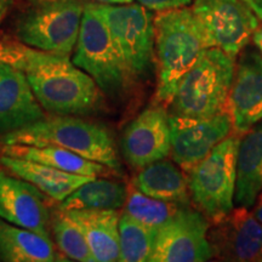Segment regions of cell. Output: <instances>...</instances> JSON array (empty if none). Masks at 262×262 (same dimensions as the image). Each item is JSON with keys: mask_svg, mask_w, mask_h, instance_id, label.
<instances>
[{"mask_svg": "<svg viewBox=\"0 0 262 262\" xmlns=\"http://www.w3.org/2000/svg\"><path fill=\"white\" fill-rule=\"evenodd\" d=\"M157 101L170 104L182 77L206 49L192 8L160 11L155 17Z\"/></svg>", "mask_w": 262, "mask_h": 262, "instance_id": "7a4b0ae2", "label": "cell"}, {"mask_svg": "<svg viewBox=\"0 0 262 262\" xmlns=\"http://www.w3.org/2000/svg\"><path fill=\"white\" fill-rule=\"evenodd\" d=\"M226 112L241 135L262 119V55L256 49H245L235 63Z\"/></svg>", "mask_w": 262, "mask_h": 262, "instance_id": "5bb4252c", "label": "cell"}, {"mask_svg": "<svg viewBox=\"0 0 262 262\" xmlns=\"http://www.w3.org/2000/svg\"><path fill=\"white\" fill-rule=\"evenodd\" d=\"M123 153L134 169L165 159L171 152L169 114L162 106L146 108L124 130Z\"/></svg>", "mask_w": 262, "mask_h": 262, "instance_id": "4fadbf2b", "label": "cell"}, {"mask_svg": "<svg viewBox=\"0 0 262 262\" xmlns=\"http://www.w3.org/2000/svg\"><path fill=\"white\" fill-rule=\"evenodd\" d=\"M185 206L188 205L152 198L131 185L127 187L124 212L142 225L158 229Z\"/></svg>", "mask_w": 262, "mask_h": 262, "instance_id": "d4e9b609", "label": "cell"}, {"mask_svg": "<svg viewBox=\"0 0 262 262\" xmlns=\"http://www.w3.org/2000/svg\"><path fill=\"white\" fill-rule=\"evenodd\" d=\"M209 220L185 206L158 228L152 262H203L212 257L208 239Z\"/></svg>", "mask_w": 262, "mask_h": 262, "instance_id": "30bf717a", "label": "cell"}, {"mask_svg": "<svg viewBox=\"0 0 262 262\" xmlns=\"http://www.w3.org/2000/svg\"><path fill=\"white\" fill-rule=\"evenodd\" d=\"M239 145L241 134H231L188 171L192 202L211 222L233 209Z\"/></svg>", "mask_w": 262, "mask_h": 262, "instance_id": "52a82bcc", "label": "cell"}, {"mask_svg": "<svg viewBox=\"0 0 262 262\" xmlns=\"http://www.w3.org/2000/svg\"><path fill=\"white\" fill-rule=\"evenodd\" d=\"M2 169L26 180L55 202H62L83 183L95 178L57 170L33 160L0 155Z\"/></svg>", "mask_w": 262, "mask_h": 262, "instance_id": "e0dca14e", "label": "cell"}, {"mask_svg": "<svg viewBox=\"0 0 262 262\" xmlns=\"http://www.w3.org/2000/svg\"><path fill=\"white\" fill-rule=\"evenodd\" d=\"M84 5L81 0H31L15 17V38L29 48L70 56L79 35Z\"/></svg>", "mask_w": 262, "mask_h": 262, "instance_id": "5b68a950", "label": "cell"}, {"mask_svg": "<svg viewBox=\"0 0 262 262\" xmlns=\"http://www.w3.org/2000/svg\"><path fill=\"white\" fill-rule=\"evenodd\" d=\"M3 35H2V32H0V48H2V42H3Z\"/></svg>", "mask_w": 262, "mask_h": 262, "instance_id": "1f68e13d", "label": "cell"}, {"mask_svg": "<svg viewBox=\"0 0 262 262\" xmlns=\"http://www.w3.org/2000/svg\"><path fill=\"white\" fill-rule=\"evenodd\" d=\"M253 40H254L255 47H256L257 50L260 51L262 55V26H260V27L255 31L253 35Z\"/></svg>", "mask_w": 262, "mask_h": 262, "instance_id": "4dcf8cb0", "label": "cell"}, {"mask_svg": "<svg viewBox=\"0 0 262 262\" xmlns=\"http://www.w3.org/2000/svg\"><path fill=\"white\" fill-rule=\"evenodd\" d=\"M212 257L222 261H262V225L245 206L232 209L209 226Z\"/></svg>", "mask_w": 262, "mask_h": 262, "instance_id": "7c38bea8", "label": "cell"}, {"mask_svg": "<svg viewBox=\"0 0 262 262\" xmlns=\"http://www.w3.org/2000/svg\"><path fill=\"white\" fill-rule=\"evenodd\" d=\"M131 83L148 78L156 66L155 17L141 4H98Z\"/></svg>", "mask_w": 262, "mask_h": 262, "instance_id": "ba28073f", "label": "cell"}, {"mask_svg": "<svg viewBox=\"0 0 262 262\" xmlns=\"http://www.w3.org/2000/svg\"><path fill=\"white\" fill-rule=\"evenodd\" d=\"M253 206H254L253 214L255 217H256V220L262 225V191L257 194Z\"/></svg>", "mask_w": 262, "mask_h": 262, "instance_id": "f1b7e54d", "label": "cell"}, {"mask_svg": "<svg viewBox=\"0 0 262 262\" xmlns=\"http://www.w3.org/2000/svg\"><path fill=\"white\" fill-rule=\"evenodd\" d=\"M0 261H2V256H0Z\"/></svg>", "mask_w": 262, "mask_h": 262, "instance_id": "d6a6232c", "label": "cell"}, {"mask_svg": "<svg viewBox=\"0 0 262 262\" xmlns=\"http://www.w3.org/2000/svg\"><path fill=\"white\" fill-rule=\"evenodd\" d=\"M169 124L170 155L176 165L186 172L204 159L233 130V123L227 112L203 119L169 116Z\"/></svg>", "mask_w": 262, "mask_h": 262, "instance_id": "8fae6325", "label": "cell"}, {"mask_svg": "<svg viewBox=\"0 0 262 262\" xmlns=\"http://www.w3.org/2000/svg\"><path fill=\"white\" fill-rule=\"evenodd\" d=\"M206 48L235 57L248 47L260 21L242 0H194L192 6Z\"/></svg>", "mask_w": 262, "mask_h": 262, "instance_id": "9c48e42d", "label": "cell"}, {"mask_svg": "<svg viewBox=\"0 0 262 262\" xmlns=\"http://www.w3.org/2000/svg\"><path fill=\"white\" fill-rule=\"evenodd\" d=\"M0 145L57 146L117 172L122 168L110 131L77 116H45L31 125L2 136Z\"/></svg>", "mask_w": 262, "mask_h": 262, "instance_id": "3957f363", "label": "cell"}, {"mask_svg": "<svg viewBox=\"0 0 262 262\" xmlns=\"http://www.w3.org/2000/svg\"><path fill=\"white\" fill-rule=\"evenodd\" d=\"M139 4L150 11H166V10L185 8L193 3V0H137Z\"/></svg>", "mask_w": 262, "mask_h": 262, "instance_id": "4316f807", "label": "cell"}, {"mask_svg": "<svg viewBox=\"0 0 262 262\" xmlns=\"http://www.w3.org/2000/svg\"><path fill=\"white\" fill-rule=\"evenodd\" d=\"M51 233L58 251L68 260L79 262H95L83 232L64 211L54 212L51 220Z\"/></svg>", "mask_w": 262, "mask_h": 262, "instance_id": "484cf974", "label": "cell"}, {"mask_svg": "<svg viewBox=\"0 0 262 262\" xmlns=\"http://www.w3.org/2000/svg\"><path fill=\"white\" fill-rule=\"evenodd\" d=\"M73 63L89 74L100 90L111 97L122 96L133 84L97 3L84 5Z\"/></svg>", "mask_w": 262, "mask_h": 262, "instance_id": "8992f818", "label": "cell"}, {"mask_svg": "<svg viewBox=\"0 0 262 262\" xmlns=\"http://www.w3.org/2000/svg\"><path fill=\"white\" fill-rule=\"evenodd\" d=\"M262 191V123L241 139L237 159L235 203L250 208Z\"/></svg>", "mask_w": 262, "mask_h": 262, "instance_id": "7402d4cb", "label": "cell"}, {"mask_svg": "<svg viewBox=\"0 0 262 262\" xmlns=\"http://www.w3.org/2000/svg\"><path fill=\"white\" fill-rule=\"evenodd\" d=\"M157 231V228L142 225L123 211L119 219V261H149L155 248Z\"/></svg>", "mask_w": 262, "mask_h": 262, "instance_id": "cb8c5ba5", "label": "cell"}, {"mask_svg": "<svg viewBox=\"0 0 262 262\" xmlns=\"http://www.w3.org/2000/svg\"><path fill=\"white\" fill-rule=\"evenodd\" d=\"M131 185L146 195L160 201L188 205L189 189L182 169L165 159L150 163L134 176Z\"/></svg>", "mask_w": 262, "mask_h": 262, "instance_id": "44dd1931", "label": "cell"}, {"mask_svg": "<svg viewBox=\"0 0 262 262\" xmlns=\"http://www.w3.org/2000/svg\"><path fill=\"white\" fill-rule=\"evenodd\" d=\"M242 2H244L249 8L253 10L257 18L262 21V0H242Z\"/></svg>", "mask_w": 262, "mask_h": 262, "instance_id": "83f0119b", "label": "cell"}, {"mask_svg": "<svg viewBox=\"0 0 262 262\" xmlns=\"http://www.w3.org/2000/svg\"><path fill=\"white\" fill-rule=\"evenodd\" d=\"M234 71L235 57L217 48L204 49L176 88L171 116L203 119L226 112Z\"/></svg>", "mask_w": 262, "mask_h": 262, "instance_id": "277c9868", "label": "cell"}, {"mask_svg": "<svg viewBox=\"0 0 262 262\" xmlns=\"http://www.w3.org/2000/svg\"><path fill=\"white\" fill-rule=\"evenodd\" d=\"M14 3L15 0H0V21L5 17V15L8 14Z\"/></svg>", "mask_w": 262, "mask_h": 262, "instance_id": "f546056e", "label": "cell"}, {"mask_svg": "<svg viewBox=\"0 0 262 262\" xmlns=\"http://www.w3.org/2000/svg\"><path fill=\"white\" fill-rule=\"evenodd\" d=\"M127 187L124 183L95 178L83 183L60 202V210H119L124 208Z\"/></svg>", "mask_w": 262, "mask_h": 262, "instance_id": "603a6c76", "label": "cell"}, {"mask_svg": "<svg viewBox=\"0 0 262 262\" xmlns=\"http://www.w3.org/2000/svg\"><path fill=\"white\" fill-rule=\"evenodd\" d=\"M0 256L6 262L68 261L50 237L0 219Z\"/></svg>", "mask_w": 262, "mask_h": 262, "instance_id": "d6986e66", "label": "cell"}, {"mask_svg": "<svg viewBox=\"0 0 262 262\" xmlns=\"http://www.w3.org/2000/svg\"><path fill=\"white\" fill-rule=\"evenodd\" d=\"M64 212L79 226L95 262L119 261V211L66 210Z\"/></svg>", "mask_w": 262, "mask_h": 262, "instance_id": "ac0fdd59", "label": "cell"}, {"mask_svg": "<svg viewBox=\"0 0 262 262\" xmlns=\"http://www.w3.org/2000/svg\"><path fill=\"white\" fill-rule=\"evenodd\" d=\"M48 195L26 180L0 170V219L50 237Z\"/></svg>", "mask_w": 262, "mask_h": 262, "instance_id": "9a60e30c", "label": "cell"}, {"mask_svg": "<svg viewBox=\"0 0 262 262\" xmlns=\"http://www.w3.org/2000/svg\"><path fill=\"white\" fill-rule=\"evenodd\" d=\"M0 63L17 68L42 110L57 116L84 117L98 111L102 91L70 56L29 48L17 39L3 38Z\"/></svg>", "mask_w": 262, "mask_h": 262, "instance_id": "6da1fadb", "label": "cell"}, {"mask_svg": "<svg viewBox=\"0 0 262 262\" xmlns=\"http://www.w3.org/2000/svg\"><path fill=\"white\" fill-rule=\"evenodd\" d=\"M0 155L33 160L44 165L51 166L62 171L77 173V175L91 176H108L117 173L116 170L108 168L103 164L93 162L77 153L61 148L57 146H28V145H2Z\"/></svg>", "mask_w": 262, "mask_h": 262, "instance_id": "ffe728a7", "label": "cell"}, {"mask_svg": "<svg viewBox=\"0 0 262 262\" xmlns=\"http://www.w3.org/2000/svg\"><path fill=\"white\" fill-rule=\"evenodd\" d=\"M44 117L26 75L12 66L0 63V137Z\"/></svg>", "mask_w": 262, "mask_h": 262, "instance_id": "2e32d148", "label": "cell"}]
</instances>
